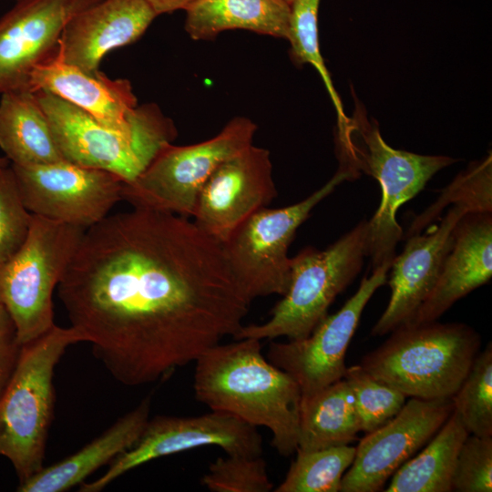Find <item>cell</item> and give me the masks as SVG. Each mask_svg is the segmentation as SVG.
Listing matches in <instances>:
<instances>
[{
    "instance_id": "6da1fadb",
    "label": "cell",
    "mask_w": 492,
    "mask_h": 492,
    "mask_svg": "<svg viewBox=\"0 0 492 492\" xmlns=\"http://www.w3.org/2000/svg\"><path fill=\"white\" fill-rule=\"evenodd\" d=\"M57 293L70 326L128 386L233 337L251 302L221 243L188 217L143 208L86 229Z\"/></svg>"
},
{
    "instance_id": "7a4b0ae2",
    "label": "cell",
    "mask_w": 492,
    "mask_h": 492,
    "mask_svg": "<svg viewBox=\"0 0 492 492\" xmlns=\"http://www.w3.org/2000/svg\"><path fill=\"white\" fill-rule=\"evenodd\" d=\"M235 340V339H234ZM197 401L272 433V446L289 456L296 452L302 392L295 380L261 353V340L218 343L194 362Z\"/></svg>"
},
{
    "instance_id": "3957f363",
    "label": "cell",
    "mask_w": 492,
    "mask_h": 492,
    "mask_svg": "<svg viewBox=\"0 0 492 492\" xmlns=\"http://www.w3.org/2000/svg\"><path fill=\"white\" fill-rule=\"evenodd\" d=\"M354 100L353 118L338 127L339 160L357 174L364 171L379 182L381 203L368 220V256L372 269L375 270L383 265L391 266L396 255V246L403 235L396 220L399 208L422 190L436 172L456 159L391 148L383 139L377 124L367 118L363 105Z\"/></svg>"
},
{
    "instance_id": "277c9868",
    "label": "cell",
    "mask_w": 492,
    "mask_h": 492,
    "mask_svg": "<svg viewBox=\"0 0 492 492\" xmlns=\"http://www.w3.org/2000/svg\"><path fill=\"white\" fill-rule=\"evenodd\" d=\"M391 333L361 365L406 397L452 398L481 344L480 335L459 323H406Z\"/></svg>"
},
{
    "instance_id": "5b68a950",
    "label": "cell",
    "mask_w": 492,
    "mask_h": 492,
    "mask_svg": "<svg viewBox=\"0 0 492 492\" xmlns=\"http://www.w3.org/2000/svg\"><path fill=\"white\" fill-rule=\"evenodd\" d=\"M84 342L72 326L55 324L22 345L14 374L0 399V456L12 464L19 482L44 466L55 408V368L67 347Z\"/></svg>"
},
{
    "instance_id": "8992f818",
    "label": "cell",
    "mask_w": 492,
    "mask_h": 492,
    "mask_svg": "<svg viewBox=\"0 0 492 492\" xmlns=\"http://www.w3.org/2000/svg\"><path fill=\"white\" fill-rule=\"evenodd\" d=\"M369 222L360 221L323 251L303 248L291 258L287 292L262 323L242 325L235 340H298L308 336L328 309L361 272L369 251Z\"/></svg>"
},
{
    "instance_id": "52a82bcc",
    "label": "cell",
    "mask_w": 492,
    "mask_h": 492,
    "mask_svg": "<svg viewBox=\"0 0 492 492\" xmlns=\"http://www.w3.org/2000/svg\"><path fill=\"white\" fill-rule=\"evenodd\" d=\"M36 94L64 159L111 172L124 182L136 179L178 135L172 119L153 103L146 104L137 127L125 132L102 125L49 92Z\"/></svg>"
},
{
    "instance_id": "ba28073f",
    "label": "cell",
    "mask_w": 492,
    "mask_h": 492,
    "mask_svg": "<svg viewBox=\"0 0 492 492\" xmlns=\"http://www.w3.org/2000/svg\"><path fill=\"white\" fill-rule=\"evenodd\" d=\"M85 230L33 214L25 242L0 266V303L12 318L22 345L56 324L53 294Z\"/></svg>"
},
{
    "instance_id": "9c48e42d",
    "label": "cell",
    "mask_w": 492,
    "mask_h": 492,
    "mask_svg": "<svg viewBox=\"0 0 492 492\" xmlns=\"http://www.w3.org/2000/svg\"><path fill=\"white\" fill-rule=\"evenodd\" d=\"M357 176L340 164L334 176L306 199L283 208L257 210L221 244L236 280L251 302L287 292L291 274L288 249L297 229L337 185Z\"/></svg>"
},
{
    "instance_id": "30bf717a",
    "label": "cell",
    "mask_w": 492,
    "mask_h": 492,
    "mask_svg": "<svg viewBox=\"0 0 492 492\" xmlns=\"http://www.w3.org/2000/svg\"><path fill=\"white\" fill-rule=\"evenodd\" d=\"M257 126L237 117L213 138L192 145H165L133 181L124 182L122 200L143 208L190 218L203 185L226 159L252 144Z\"/></svg>"
},
{
    "instance_id": "8fae6325",
    "label": "cell",
    "mask_w": 492,
    "mask_h": 492,
    "mask_svg": "<svg viewBox=\"0 0 492 492\" xmlns=\"http://www.w3.org/2000/svg\"><path fill=\"white\" fill-rule=\"evenodd\" d=\"M214 446L227 455L261 456L262 439L257 427L223 412L194 416L158 415L149 419L138 441L116 457L107 471L78 491L99 492L127 472L154 459Z\"/></svg>"
},
{
    "instance_id": "7c38bea8",
    "label": "cell",
    "mask_w": 492,
    "mask_h": 492,
    "mask_svg": "<svg viewBox=\"0 0 492 492\" xmlns=\"http://www.w3.org/2000/svg\"><path fill=\"white\" fill-rule=\"evenodd\" d=\"M11 167L23 202L35 215L87 229L123 200L124 181L106 170L67 160Z\"/></svg>"
},
{
    "instance_id": "4fadbf2b",
    "label": "cell",
    "mask_w": 492,
    "mask_h": 492,
    "mask_svg": "<svg viewBox=\"0 0 492 492\" xmlns=\"http://www.w3.org/2000/svg\"><path fill=\"white\" fill-rule=\"evenodd\" d=\"M390 267L383 265L364 276L343 306L327 314L308 336L270 343L266 358L295 380L302 396L343 378L345 354L362 313L374 292L386 282Z\"/></svg>"
},
{
    "instance_id": "5bb4252c",
    "label": "cell",
    "mask_w": 492,
    "mask_h": 492,
    "mask_svg": "<svg viewBox=\"0 0 492 492\" xmlns=\"http://www.w3.org/2000/svg\"><path fill=\"white\" fill-rule=\"evenodd\" d=\"M453 411L452 398L412 397L396 415L360 440L340 491H381L393 474L431 440Z\"/></svg>"
},
{
    "instance_id": "9a60e30c",
    "label": "cell",
    "mask_w": 492,
    "mask_h": 492,
    "mask_svg": "<svg viewBox=\"0 0 492 492\" xmlns=\"http://www.w3.org/2000/svg\"><path fill=\"white\" fill-rule=\"evenodd\" d=\"M276 197L270 151L251 144L222 162L210 176L191 217L222 244L244 220L268 207Z\"/></svg>"
},
{
    "instance_id": "2e32d148",
    "label": "cell",
    "mask_w": 492,
    "mask_h": 492,
    "mask_svg": "<svg viewBox=\"0 0 492 492\" xmlns=\"http://www.w3.org/2000/svg\"><path fill=\"white\" fill-rule=\"evenodd\" d=\"M100 0H22L0 18V95L29 87L32 69L52 56L67 23Z\"/></svg>"
},
{
    "instance_id": "e0dca14e",
    "label": "cell",
    "mask_w": 492,
    "mask_h": 492,
    "mask_svg": "<svg viewBox=\"0 0 492 492\" xmlns=\"http://www.w3.org/2000/svg\"><path fill=\"white\" fill-rule=\"evenodd\" d=\"M468 210L453 205L438 224L424 234L407 237L403 251L393 259L389 302L371 334L383 336L408 323L433 290L453 242L456 223Z\"/></svg>"
},
{
    "instance_id": "ac0fdd59",
    "label": "cell",
    "mask_w": 492,
    "mask_h": 492,
    "mask_svg": "<svg viewBox=\"0 0 492 492\" xmlns=\"http://www.w3.org/2000/svg\"><path fill=\"white\" fill-rule=\"evenodd\" d=\"M28 87L49 92L89 114L104 126L129 132L143 117L129 80L112 79L66 63L57 52L31 71Z\"/></svg>"
},
{
    "instance_id": "d6986e66",
    "label": "cell",
    "mask_w": 492,
    "mask_h": 492,
    "mask_svg": "<svg viewBox=\"0 0 492 492\" xmlns=\"http://www.w3.org/2000/svg\"><path fill=\"white\" fill-rule=\"evenodd\" d=\"M156 16L147 0H100L67 23L56 52L66 63L98 71L108 52L137 41Z\"/></svg>"
},
{
    "instance_id": "ffe728a7",
    "label": "cell",
    "mask_w": 492,
    "mask_h": 492,
    "mask_svg": "<svg viewBox=\"0 0 492 492\" xmlns=\"http://www.w3.org/2000/svg\"><path fill=\"white\" fill-rule=\"evenodd\" d=\"M491 277L492 212L466 213L454 229L452 246L433 290L406 323L436 321Z\"/></svg>"
},
{
    "instance_id": "44dd1931",
    "label": "cell",
    "mask_w": 492,
    "mask_h": 492,
    "mask_svg": "<svg viewBox=\"0 0 492 492\" xmlns=\"http://www.w3.org/2000/svg\"><path fill=\"white\" fill-rule=\"evenodd\" d=\"M150 405V396L145 397L81 449L19 482L16 490L64 492L81 485L91 474L109 465L138 441L149 420Z\"/></svg>"
},
{
    "instance_id": "7402d4cb",
    "label": "cell",
    "mask_w": 492,
    "mask_h": 492,
    "mask_svg": "<svg viewBox=\"0 0 492 492\" xmlns=\"http://www.w3.org/2000/svg\"><path fill=\"white\" fill-rule=\"evenodd\" d=\"M0 96V148L11 165L65 160L36 92L23 87Z\"/></svg>"
},
{
    "instance_id": "603a6c76",
    "label": "cell",
    "mask_w": 492,
    "mask_h": 492,
    "mask_svg": "<svg viewBox=\"0 0 492 492\" xmlns=\"http://www.w3.org/2000/svg\"><path fill=\"white\" fill-rule=\"evenodd\" d=\"M184 10L185 29L194 40H213L229 29L288 36L291 6L283 0H193Z\"/></svg>"
},
{
    "instance_id": "cb8c5ba5",
    "label": "cell",
    "mask_w": 492,
    "mask_h": 492,
    "mask_svg": "<svg viewBox=\"0 0 492 492\" xmlns=\"http://www.w3.org/2000/svg\"><path fill=\"white\" fill-rule=\"evenodd\" d=\"M359 432V416L344 378L302 396L298 451L350 445L357 439Z\"/></svg>"
},
{
    "instance_id": "d4e9b609",
    "label": "cell",
    "mask_w": 492,
    "mask_h": 492,
    "mask_svg": "<svg viewBox=\"0 0 492 492\" xmlns=\"http://www.w3.org/2000/svg\"><path fill=\"white\" fill-rule=\"evenodd\" d=\"M470 435L455 411L426 446L392 476L386 492H450L459 449Z\"/></svg>"
},
{
    "instance_id": "484cf974",
    "label": "cell",
    "mask_w": 492,
    "mask_h": 492,
    "mask_svg": "<svg viewBox=\"0 0 492 492\" xmlns=\"http://www.w3.org/2000/svg\"><path fill=\"white\" fill-rule=\"evenodd\" d=\"M283 481L275 492H338L343 474L352 465L355 446H332L296 451Z\"/></svg>"
},
{
    "instance_id": "4316f807",
    "label": "cell",
    "mask_w": 492,
    "mask_h": 492,
    "mask_svg": "<svg viewBox=\"0 0 492 492\" xmlns=\"http://www.w3.org/2000/svg\"><path fill=\"white\" fill-rule=\"evenodd\" d=\"M466 207L470 213L492 212V157L476 161L457 175L437 200L415 218L406 237L421 231L434 221L447 205Z\"/></svg>"
},
{
    "instance_id": "83f0119b",
    "label": "cell",
    "mask_w": 492,
    "mask_h": 492,
    "mask_svg": "<svg viewBox=\"0 0 492 492\" xmlns=\"http://www.w3.org/2000/svg\"><path fill=\"white\" fill-rule=\"evenodd\" d=\"M454 411L469 434L492 436V344L478 353L452 396Z\"/></svg>"
},
{
    "instance_id": "f1b7e54d",
    "label": "cell",
    "mask_w": 492,
    "mask_h": 492,
    "mask_svg": "<svg viewBox=\"0 0 492 492\" xmlns=\"http://www.w3.org/2000/svg\"><path fill=\"white\" fill-rule=\"evenodd\" d=\"M321 0H294L291 5L287 40L291 44V57L297 65L311 64L320 74L335 107L338 126L349 121L344 114L330 74L320 52L318 38V10Z\"/></svg>"
},
{
    "instance_id": "f546056e",
    "label": "cell",
    "mask_w": 492,
    "mask_h": 492,
    "mask_svg": "<svg viewBox=\"0 0 492 492\" xmlns=\"http://www.w3.org/2000/svg\"><path fill=\"white\" fill-rule=\"evenodd\" d=\"M343 378L353 394L361 431L366 434L392 419L406 402L403 393L373 376L361 364L346 367Z\"/></svg>"
},
{
    "instance_id": "4dcf8cb0",
    "label": "cell",
    "mask_w": 492,
    "mask_h": 492,
    "mask_svg": "<svg viewBox=\"0 0 492 492\" xmlns=\"http://www.w3.org/2000/svg\"><path fill=\"white\" fill-rule=\"evenodd\" d=\"M201 484L213 492H269L273 488L261 456H220L210 465Z\"/></svg>"
},
{
    "instance_id": "1f68e13d",
    "label": "cell",
    "mask_w": 492,
    "mask_h": 492,
    "mask_svg": "<svg viewBox=\"0 0 492 492\" xmlns=\"http://www.w3.org/2000/svg\"><path fill=\"white\" fill-rule=\"evenodd\" d=\"M32 218L23 202L11 165L0 166V266L25 242Z\"/></svg>"
},
{
    "instance_id": "d6a6232c",
    "label": "cell",
    "mask_w": 492,
    "mask_h": 492,
    "mask_svg": "<svg viewBox=\"0 0 492 492\" xmlns=\"http://www.w3.org/2000/svg\"><path fill=\"white\" fill-rule=\"evenodd\" d=\"M452 491H492V436L468 435L456 456Z\"/></svg>"
},
{
    "instance_id": "836d02e7",
    "label": "cell",
    "mask_w": 492,
    "mask_h": 492,
    "mask_svg": "<svg viewBox=\"0 0 492 492\" xmlns=\"http://www.w3.org/2000/svg\"><path fill=\"white\" fill-rule=\"evenodd\" d=\"M21 350L15 325L0 303V399L14 374Z\"/></svg>"
},
{
    "instance_id": "e575fe53",
    "label": "cell",
    "mask_w": 492,
    "mask_h": 492,
    "mask_svg": "<svg viewBox=\"0 0 492 492\" xmlns=\"http://www.w3.org/2000/svg\"><path fill=\"white\" fill-rule=\"evenodd\" d=\"M158 15L185 9L193 0H147Z\"/></svg>"
},
{
    "instance_id": "d590c367",
    "label": "cell",
    "mask_w": 492,
    "mask_h": 492,
    "mask_svg": "<svg viewBox=\"0 0 492 492\" xmlns=\"http://www.w3.org/2000/svg\"><path fill=\"white\" fill-rule=\"evenodd\" d=\"M10 161L5 157H0V166H8Z\"/></svg>"
},
{
    "instance_id": "8d00e7d4",
    "label": "cell",
    "mask_w": 492,
    "mask_h": 492,
    "mask_svg": "<svg viewBox=\"0 0 492 492\" xmlns=\"http://www.w3.org/2000/svg\"><path fill=\"white\" fill-rule=\"evenodd\" d=\"M284 2H286L288 5H291L294 0H283Z\"/></svg>"
},
{
    "instance_id": "74e56055",
    "label": "cell",
    "mask_w": 492,
    "mask_h": 492,
    "mask_svg": "<svg viewBox=\"0 0 492 492\" xmlns=\"http://www.w3.org/2000/svg\"><path fill=\"white\" fill-rule=\"evenodd\" d=\"M15 1L19 2V1H22V0H15Z\"/></svg>"
}]
</instances>
